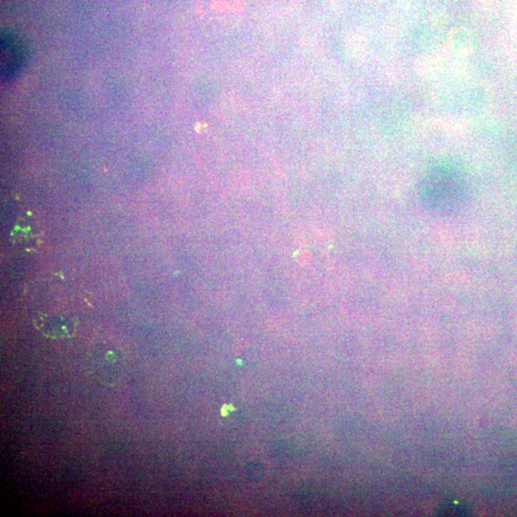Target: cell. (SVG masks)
I'll list each match as a JSON object with an SVG mask.
<instances>
[{"label": "cell", "instance_id": "7a4b0ae2", "mask_svg": "<svg viewBox=\"0 0 517 517\" xmlns=\"http://www.w3.org/2000/svg\"><path fill=\"white\" fill-rule=\"evenodd\" d=\"M1 76L5 81L19 75L26 64V51L24 44L12 34L1 36Z\"/></svg>", "mask_w": 517, "mask_h": 517}, {"label": "cell", "instance_id": "6da1fadb", "mask_svg": "<svg viewBox=\"0 0 517 517\" xmlns=\"http://www.w3.org/2000/svg\"><path fill=\"white\" fill-rule=\"evenodd\" d=\"M466 183L458 171L451 166H436L427 173L420 189L422 205L430 213L446 215L464 205Z\"/></svg>", "mask_w": 517, "mask_h": 517}, {"label": "cell", "instance_id": "277c9868", "mask_svg": "<svg viewBox=\"0 0 517 517\" xmlns=\"http://www.w3.org/2000/svg\"><path fill=\"white\" fill-rule=\"evenodd\" d=\"M39 236V227L36 221L30 220L28 217L22 218L17 221L15 226L12 237L16 243L27 245L31 241L36 240Z\"/></svg>", "mask_w": 517, "mask_h": 517}, {"label": "cell", "instance_id": "5b68a950", "mask_svg": "<svg viewBox=\"0 0 517 517\" xmlns=\"http://www.w3.org/2000/svg\"><path fill=\"white\" fill-rule=\"evenodd\" d=\"M247 471H254V473L250 474V478L251 479H253V476H256V480H260L263 474V467L257 463L250 464L247 467Z\"/></svg>", "mask_w": 517, "mask_h": 517}, {"label": "cell", "instance_id": "3957f363", "mask_svg": "<svg viewBox=\"0 0 517 517\" xmlns=\"http://www.w3.org/2000/svg\"><path fill=\"white\" fill-rule=\"evenodd\" d=\"M37 326L44 335L52 337H70L73 335V323L59 317H41Z\"/></svg>", "mask_w": 517, "mask_h": 517}, {"label": "cell", "instance_id": "8992f818", "mask_svg": "<svg viewBox=\"0 0 517 517\" xmlns=\"http://www.w3.org/2000/svg\"><path fill=\"white\" fill-rule=\"evenodd\" d=\"M232 406L233 405H223V408H221V415L225 417L228 416V415H229L230 413V411H232V410L235 409Z\"/></svg>", "mask_w": 517, "mask_h": 517}]
</instances>
